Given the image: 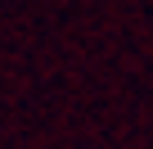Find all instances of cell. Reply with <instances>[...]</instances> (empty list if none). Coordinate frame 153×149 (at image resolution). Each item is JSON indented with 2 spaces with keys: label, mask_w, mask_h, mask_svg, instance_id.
<instances>
[]
</instances>
